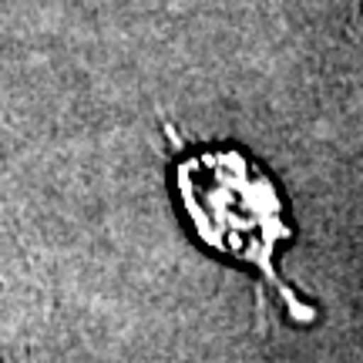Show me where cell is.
<instances>
[{"label":"cell","mask_w":363,"mask_h":363,"mask_svg":"<svg viewBox=\"0 0 363 363\" xmlns=\"http://www.w3.org/2000/svg\"><path fill=\"white\" fill-rule=\"evenodd\" d=\"M175 195L189 229L222 259L242 262L286 303L296 323H313L316 310L279 276L276 256L293 239L279 185L246 152L216 145L175 162Z\"/></svg>","instance_id":"cell-1"}]
</instances>
